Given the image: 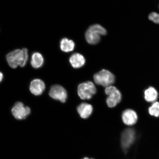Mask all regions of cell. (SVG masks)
I'll list each match as a JSON object with an SVG mask.
<instances>
[{
  "instance_id": "obj_1",
  "label": "cell",
  "mask_w": 159,
  "mask_h": 159,
  "mask_svg": "<svg viewBox=\"0 0 159 159\" xmlns=\"http://www.w3.org/2000/svg\"><path fill=\"white\" fill-rule=\"evenodd\" d=\"M28 57V51L25 48L16 49L9 53L7 56V60L9 66L15 69L18 66L24 67L27 64Z\"/></svg>"
},
{
  "instance_id": "obj_2",
  "label": "cell",
  "mask_w": 159,
  "mask_h": 159,
  "mask_svg": "<svg viewBox=\"0 0 159 159\" xmlns=\"http://www.w3.org/2000/svg\"><path fill=\"white\" fill-rule=\"evenodd\" d=\"M107 31L102 26L99 24H94L90 26L85 33L86 41L89 44H97L100 40V35H106Z\"/></svg>"
},
{
  "instance_id": "obj_3",
  "label": "cell",
  "mask_w": 159,
  "mask_h": 159,
  "mask_svg": "<svg viewBox=\"0 0 159 159\" xmlns=\"http://www.w3.org/2000/svg\"><path fill=\"white\" fill-rule=\"evenodd\" d=\"M94 79L97 84L107 87L114 84L115 78V75L110 71L103 69L94 75Z\"/></svg>"
},
{
  "instance_id": "obj_4",
  "label": "cell",
  "mask_w": 159,
  "mask_h": 159,
  "mask_svg": "<svg viewBox=\"0 0 159 159\" xmlns=\"http://www.w3.org/2000/svg\"><path fill=\"white\" fill-rule=\"evenodd\" d=\"M97 92L96 87L91 81H87L80 84L77 89L79 96L83 100L90 99Z\"/></svg>"
},
{
  "instance_id": "obj_5",
  "label": "cell",
  "mask_w": 159,
  "mask_h": 159,
  "mask_svg": "<svg viewBox=\"0 0 159 159\" xmlns=\"http://www.w3.org/2000/svg\"><path fill=\"white\" fill-rule=\"evenodd\" d=\"M105 93L108 95L107 103L108 107L113 108L120 102L122 99V95L116 87L111 85L106 87Z\"/></svg>"
},
{
  "instance_id": "obj_6",
  "label": "cell",
  "mask_w": 159,
  "mask_h": 159,
  "mask_svg": "<svg viewBox=\"0 0 159 159\" xmlns=\"http://www.w3.org/2000/svg\"><path fill=\"white\" fill-rule=\"evenodd\" d=\"M136 138V133L134 129L128 128L123 132L121 136V144L123 150L127 152L133 144Z\"/></svg>"
},
{
  "instance_id": "obj_7",
  "label": "cell",
  "mask_w": 159,
  "mask_h": 159,
  "mask_svg": "<svg viewBox=\"0 0 159 159\" xmlns=\"http://www.w3.org/2000/svg\"><path fill=\"white\" fill-rule=\"evenodd\" d=\"M13 116L17 120H23L27 118L30 114L31 109L28 107H25L22 102L16 103L11 109Z\"/></svg>"
},
{
  "instance_id": "obj_8",
  "label": "cell",
  "mask_w": 159,
  "mask_h": 159,
  "mask_svg": "<svg viewBox=\"0 0 159 159\" xmlns=\"http://www.w3.org/2000/svg\"><path fill=\"white\" fill-rule=\"evenodd\" d=\"M49 95L55 100L65 103L67 97V92L66 89L60 85H55L52 86L49 92Z\"/></svg>"
},
{
  "instance_id": "obj_9",
  "label": "cell",
  "mask_w": 159,
  "mask_h": 159,
  "mask_svg": "<svg viewBox=\"0 0 159 159\" xmlns=\"http://www.w3.org/2000/svg\"><path fill=\"white\" fill-rule=\"evenodd\" d=\"M45 89V83L41 80L35 79L31 81L30 90L32 94L38 96L43 94Z\"/></svg>"
},
{
  "instance_id": "obj_10",
  "label": "cell",
  "mask_w": 159,
  "mask_h": 159,
  "mask_svg": "<svg viewBox=\"0 0 159 159\" xmlns=\"http://www.w3.org/2000/svg\"><path fill=\"white\" fill-rule=\"evenodd\" d=\"M122 119L125 124L132 126L136 124L138 120V116L136 113L132 109L125 110L122 114Z\"/></svg>"
},
{
  "instance_id": "obj_11",
  "label": "cell",
  "mask_w": 159,
  "mask_h": 159,
  "mask_svg": "<svg viewBox=\"0 0 159 159\" xmlns=\"http://www.w3.org/2000/svg\"><path fill=\"white\" fill-rule=\"evenodd\" d=\"M69 62L73 68H80L85 65V59L83 55L79 53H75L70 57Z\"/></svg>"
},
{
  "instance_id": "obj_12",
  "label": "cell",
  "mask_w": 159,
  "mask_h": 159,
  "mask_svg": "<svg viewBox=\"0 0 159 159\" xmlns=\"http://www.w3.org/2000/svg\"><path fill=\"white\" fill-rule=\"evenodd\" d=\"M77 111L81 118L87 119L92 114L93 107L88 103H82L77 107Z\"/></svg>"
},
{
  "instance_id": "obj_13",
  "label": "cell",
  "mask_w": 159,
  "mask_h": 159,
  "mask_svg": "<svg viewBox=\"0 0 159 159\" xmlns=\"http://www.w3.org/2000/svg\"><path fill=\"white\" fill-rule=\"evenodd\" d=\"M44 58L40 53L36 52L34 53L32 55L31 64L33 68H40L44 63Z\"/></svg>"
},
{
  "instance_id": "obj_14",
  "label": "cell",
  "mask_w": 159,
  "mask_h": 159,
  "mask_svg": "<svg viewBox=\"0 0 159 159\" xmlns=\"http://www.w3.org/2000/svg\"><path fill=\"white\" fill-rule=\"evenodd\" d=\"M75 43L72 40L63 38L60 42V48L61 51L65 52H69L74 50Z\"/></svg>"
},
{
  "instance_id": "obj_15",
  "label": "cell",
  "mask_w": 159,
  "mask_h": 159,
  "mask_svg": "<svg viewBox=\"0 0 159 159\" xmlns=\"http://www.w3.org/2000/svg\"><path fill=\"white\" fill-rule=\"evenodd\" d=\"M158 95L157 91L154 87H149L145 91L144 98L148 102H154L157 98Z\"/></svg>"
},
{
  "instance_id": "obj_16",
  "label": "cell",
  "mask_w": 159,
  "mask_h": 159,
  "mask_svg": "<svg viewBox=\"0 0 159 159\" xmlns=\"http://www.w3.org/2000/svg\"><path fill=\"white\" fill-rule=\"evenodd\" d=\"M149 114L152 116L157 117H159V102H155L149 108Z\"/></svg>"
},
{
  "instance_id": "obj_17",
  "label": "cell",
  "mask_w": 159,
  "mask_h": 159,
  "mask_svg": "<svg viewBox=\"0 0 159 159\" xmlns=\"http://www.w3.org/2000/svg\"><path fill=\"white\" fill-rule=\"evenodd\" d=\"M148 19L157 24H159V14L156 12H152L148 16Z\"/></svg>"
},
{
  "instance_id": "obj_18",
  "label": "cell",
  "mask_w": 159,
  "mask_h": 159,
  "mask_svg": "<svg viewBox=\"0 0 159 159\" xmlns=\"http://www.w3.org/2000/svg\"><path fill=\"white\" fill-rule=\"evenodd\" d=\"M3 78V73L0 71V83L2 81Z\"/></svg>"
},
{
  "instance_id": "obj_19",
  "label": "cell",
  "mask_w": 159,
  "mask_h": 159,
  "mask_svg": "<svg viewBox=\"0 0 159 159\" xmlns=\"http://www.w3.org/2000/svg\"><path fill=\"white\" fill-rule=\"evenodd\" d=\"M82 159H93V158H87V157H85L84 158H83Z\"/></svg>"
},
{
  "instance_id": "obj_20",
  "label": "cell",
  "mask_w": 159,
  "mask_h": 159,
  "mask_svg": "<svg viewBox=\"0 0 159 159\" xmlns=\"http://www.w3.org/2000/svg\"></svg>"
}]
</instances>
